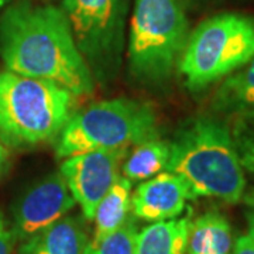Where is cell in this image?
Here are the masks:
<instances>
[{"mask_svg": "<svg viewBox=\"0 0 254 254\" xmlns=\"http://www.w3.org/2000/svg\"><path fill=\"white\" fill-rule=\"evenodd\" d=\"M7 163V150L3 145V143L0 141V174L4 170V165Z\"/></svg>", "mask_w": 254, "mask_h": 254, "instance_id": "ffe728a7", "label": "cell"}, {"mask_svg": "<svg viewBox=\"0 0 254 254\" xmlns=\"http://www.w3.org/2000/svg\"><path fill=\"white\" fill-rule=\"evenodd\" d=\"M89 242L83 220L66 215L24 240L17 254H83Z\"/></svg>", "mask_w": 254, "mask_h": 254, "instance_id": "8fae6325", "label": "cell"}, {"mask_svg": "<svg viewBox=\"0 0 254 254\" xmlns=\"http://www.w3.org/2000/svg\"><path fill=\"white\" fill-rule=\"evenodd\" d=\"M138 227L136 220L128 218L125 225L119 227L110 236L98 245H88L83 254H134Z\"/></svg>", "mask_w": 254, "mask_h": 254, "instance_id": "e0dca14e", "label": "cell"}, {"mask_svg": "<svg viewBox=\"0 0 254 254\" xmlns=\"http://www.w3.org/2000/svg\"><path fill=\"white\" fill-rule=\"evenodd\" d=\"M253 57L254 18L220 13L190 33L178 68L190 88L202 89L245 66Z\"/></svg>", "mask_w": 254, "mask_h": 254, "instance_id": "8992f818", "label": "cell"}, {"mask_svg": "<svg viewBox=\"0 0 254 254\" xmlns=\"http://www.w3.org/2000/svg\"><path fill=\"white\" fill-rule=\"evenodd\" d=\"M127 150H95L64 158L60 173L85 219L91 220L99 202L119 180Z\"/></svg>", "mask_w": 254, "mask_h": 254, "instance_id": "ba28073f", "label": "cell"}, {"mask_svg": "<svg viewBox=\"0 0 254 254\" xmlns=\"http://www.w3.org/2000/svg\"><path fill=\"white\" fill-rule=\"evenodd\" d=\"M232 254H254V215L249 216V227L245 235L237 239Z\"/></svg>", "mask_w": 254, "mask_h": 254, "instance_id": "ac0fdd59", "label": "cell"}, {"mask_svg": "<svg viewBox=\"0 0 254 254\" xmlns=\"http://www.w3.org/2000/svg\"><path fill=\"white\" fill-rule=\"evenodd\" d=\"M165 171L178 175L188 187L190 199L218 198L236 203L246 180L227 127L210 118L192 120L170 143Z\"/></svg>", "mask_w": 254, "mask_h": 254, "instance_id": "7a4b0ae2", "label": "cell"}, {"mask_svg": "<svg viewBox=\"0 0 254 254\" xmlns=\"http://www.w3.org/2000/svg\"><path fill=\"white\" fill-rule=\"evenodd\" d=\"M190 193L178 175L163 171L141 182L131 193V212L150 223L180 218Z\"/></svg>", "mask_w": 254, "mask_h": 254, "instance_id": "30bf717a", "label": "cell"}, {"mask_svg": "<svg viewBox=\"0 0 254 254\" xmlns=\"http://www.w3.org/2000/svg\"><path fill=\"white\" fill-rule=\"evenodd\" d=\"M190 218L155 222L138 230L134 254H187Z\"/></svg>", "mask_w": 254, "mask_h": 254, "instance_id": "7c38bea8", "label": "cell"}, {"mask_svg": "<svg viewBox=\"0 0 254 254\" xmlns=\"http://www.w3.org/2000/svg\"><path fill=\"white\" fill-rule=\"evenodd\" d=\"M190 37L181 0H134L128 34V68L147 83L173 75Z\"/></svg>", "mask_w": 254, "mask_h": 254, "instance_id": "277c9868", "label": "cell"}, {"mask_svg": "<svg viewBox=\"0 0 254 254\" xmlns=\"http://www.w3.org/2000/svg\"><path fill=\"white\" fill-rule=\"evenodd\" d=\"M14 240L11 227L7 226V222L0 212V254H13Z\"/></svg>", "mask_w": 254, "mask_h": 254, "instance_id": "d6986e66", "label": "cell"}, {"mask_svg": "<svg viewBox=\"0 0 254 254\" xmlns=\"http://www.w3.org/2000/svg\"><path fill=\"white\" fill-rule=\"evenodd\" d=\"M158 137L153 109L138 100H103L73 113L61 130L58 158L95 150H127L130 145Z\"/></svg>", "mask_w": 254, "mask_h": 254, "instance_id": "5b68a950", "label": "cell"}, {"mask_svg": "<svg viewBox=\"0 0 254 254\" xmlns=\"http://www.w3.org/2000/svg\"><path fill=\"white\" fill-rule=\"evenodd\" d=\"M76 205L61 173L47 175L31 185L13 206L11 232L24 242L65 218Z\"/></svg>", "mask_w": 254, "mask_h": 254, "instance_id": "9c48e42d", "label": "cell"}, {"mask_svg": "<svg viewBox=\"0 0 254 254\" xmlns=\"http://www.w3.org/2000/svg\"><path fill=\"white\" fill-rule=\"evenodd\" d=\"M9 1H10V0H0V11L4 9V7H6L7 4H9Z\"/></svg>", "mask_w": 254, "mask_h": 254, "instance_id": "44dd1931", "label": "cell"}, {"mask_svg": "<svg viewBox=\"0 0 254 254\" xmlns=\"http://www.w3.org/2000/svg\"><path fill=\"white\" fill-rule=\"evenodd\" d=\"M170 160V144L158 137L136 145L123 163V177L128 181H147L165 171Z\"/></svg>", "mask_w": 254, "mask_h": 254, "instance_id": "2e32d148", "label": "cell"}, {"mask_svg": "<svg viewBox=\"0 0 254 254\" xmlns=\"http://www.w3.org/2000/svg\"><path fill=\"white\" fill-rule=\"evenodd\" d=\"M63 10L93 76L112 79L123 53L128 0H64Z\"/></svg>", "mask_w": 254, "mask_h": 254, "instance_id": "52a82bcc", "label": "cell"}, {"mask_svg": "<svg viewBox=\"0 0 254 254\" xmlns=\"http://www.w3.org/2000/svg\"><path fill=\"white\" fill-rule=\"evenodd\" d=\"M220 110L254 120V57L236 75L227 78L216 93Z\"/></svg>", "mask_w": 254, "mask_h": 254, "instance_id": "9a60e30c", "label": "cell"}, {"mask_svg": "<svg viewBox=\"0 0 254 254\" xmlns=\"http://www.w3.org/2000/svg\"><path fill=\"white\" fill-rule=\"evenodd\" d=\"M131 209V181L125 177H119L115 185L100 200L95 210V233L89 242L91 245H98L103 239L110 236L119 227L125 225L130 218Z\"/></svg>", "mask_w": 254, "mask_h": 254, "instance_id": "4fadbf2b", "label": "cell"}, {"mask_svg": "<svg viewBox=\"0 0 254 254\" xmlns=\"http://www.w3.org/2000/svg\"><path fill=\"white\" fill-rule=\"evenodd\" d=\"M75 98L54 82L0 71V141L27 148L54 140L73 115Z\"/></svg>", "mask_w": 254, "mask_h": 254, "instance_id": "3957f363", "label": "cell"}, {"mask_svg": "<svg viewBox=\"0 0 254 254\" xmlns=\"http://www.w3.org/2000/svg\"><path fill=\"white\" fill-rule=\"evenodd\" d=\"M233 237L227 219L208 212L190 223L187 254H232Z\"/></svg>", "mask_w": 254, "mask_h": 254, "instance_id": "5bb4252c", "label": "cell"}, {"mask_svg": "<svg viewBox=\"0 0 254 254\" xmlns=\"http://www.w3.org/2000/svg\"><path fill=\"white\" fill-rule=\"evenodd\" d=\"M0 58L11 72L89 95L95 76L63 9L21 0L0 18Z\"/></svg>", "mask_w": 254, "mask_h": 254, "instance_id": "6da1fadb", "label": "cell"}]
</instances>
